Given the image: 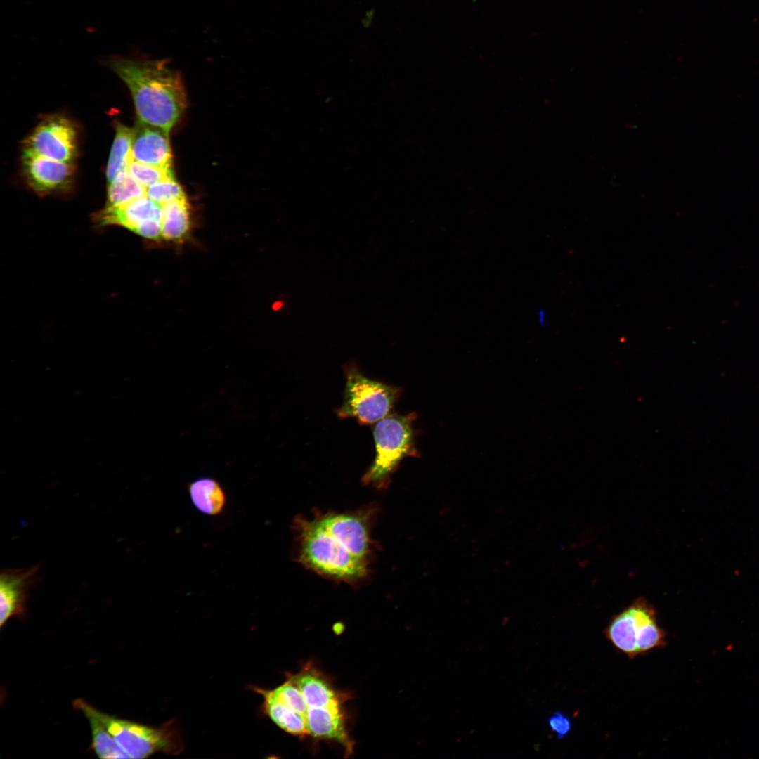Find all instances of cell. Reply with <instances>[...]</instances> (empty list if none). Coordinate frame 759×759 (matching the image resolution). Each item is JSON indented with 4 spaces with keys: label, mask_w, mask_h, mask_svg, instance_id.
<instances>
[{
    "label": "cell",
    "mask_w": 759,
    "mask_h": 759,
    "mask_svg": "<svg viewBox=\"0 0 759 759\" xmlns=\"http://www.w3.org/2000/svg\"><path fill=\"white\" fill-rule=\"evenodd\" d=\"M111 67L128 86L138 120L169 134L186 108L180 74L164 60L117 59Z\"/></svg>",
    "instance_id": "cell-1"
},
{
    "label": "cell",
    "mask_w": 759,
    "mask_h": 759,
    "mask_svg": "<svg viewBox=\"0 0 759 759\" xmlns=\"http://www.w3.org/2000/svg\"><path fill=\"white\" fill-rule=\"evenodd\" d=\"M298 531V560L328 577L353 581L366 573L365 561L353 556L318 521L295 519Z\"/></svg>",
    "instance_id": "cell-2"
},
{
    "label": "cell",
    "mask_w": 759,
    "mask_h": 759,
    "mask_svg": "<svg viewBox=\"0 0 759 759\" xmlns=\"http://www.w3.org/2000/svg\"><path fill=\"white\" fill-rule=\"evenodd\" d=\"M415 413L387 415L375 423L372 434L375 459L363 477L366 484L383 486L399 463L408 456H417Z\"/></svg>",
    "instance_id": "cell-3"
},
{
    "label": "cell",
    "mask_w": 759,
    "mask_h": 759,
    "mask_svg": "<svg viewBox=\"0 0 759 759\" xmlns=\"http://www.w3.org/2000/svg\"><path fill=\"white\" fill-rule=\"evenodd\" d=\"M344 373L343 403L337 409V416L355 418L364 424L376 423L387 417L399 398L401 389L369 379L353 363L345 365Z\"/></svg>",
    "instance_id": "cell-4"
},
{
    "label": "cell",
    "mask_w": 759,
    "mask_h": 759,
    "mask_svg": "<svg viewBox=\"0 0 759 759\" xmlns=\"http://www.w3.org/2000/svg\"><path fill=\"white\" fill-rule=\"evenodd\" d=\"M87 706L130 758H145L171 747L172 737L168 729L117 718L98 710L88 702Z\"/></svg>",
    "instance_id": "cell-5"
},
{
    "label": "cell",
    "mask_w": 759,
    "mask_h": 759,
    "mask_svg": "<svg viewBox=\"0 0 759 759\" xmlns=\"http://www.w3.org/2000/svg\"><path fill=\"white\" fill-rule=\"evenodd\" d=\"M25 146V149L39 155L72 163L77 154L76 130L64 117H49L34 129Z\"/></svg>",
    "instance_id": "cell-6"
},
{
    "label": "cell",
    "mask_w": 759,
    "mask_h": 759,
    "mask_svg": "<svg viewBox=\"0 0 759 759\" xmlns=\"http://www.w3.org/2000/svg\"><path fill=\"white\" fill-rule=\"evenodd\" d=\"M41 565L3 570L0 576V626L14 616H22L29 592L38 583Z\"/></svg>",
    "instance_id": "cell-7"
},
{
    "label": "cell",
    "mask_w": 759,
    "mask_h": 759,
    "mask_svg": "<svg viewBox=\"0 0 759 759\" xmlns=\"http://www.w3.org/2000/svg\"><path fill=\"white\" fill-rule=\"evenodd\" d=\"M23 172L30 186L39 193L63 190L72 182V163L49 159L24 149Z\"/></svg>",
    "instance_id": "cell-8"
},
{
    "label": "cell",
    "mask_w": 759,
    "mask_h": 759,
    "mask_svg": "<svg viewBox=\"0 0 759 759\" xmlns=\"http://www.w3.org/2000/svg\"><path fill=\"white\" fill-rule=\"evenodd\" d=\"M131 160L172 171L169 134L138 120L133 129Z\"/></svg>",
    "instance_id": "cell-9"
},
{
    "label": "cell",
    "mask_w": 759,
    "mask_h": 759,
    "mask_svg": "<svg viewBox=\"0 0 759 759\" xmlns=\"http://www.w3.org/2000/svg\"><path fill=\"white\" fill-rule=\"evenodd\" d=\"M162 218V206L146 195L124 205L105 207L95 214L94 219L102 226L117 225L136 233L143 225Z\"/></svg>",
    "instance_id": "cell-10"
},
{
    "label": "cell",
    "mask_w": 759,
    "mask_h": 759,
    "mask_svg": "<svg viewBox=\"0 0 759 759\" xmlns=\"http://www.w3.org/2000/svg\"><path fill=\"white\" fill-rule=\"evenodd\" d=\"M318 521L353 556L365 561L369 552V536L365 522L360 516L330 514L320 518Z\"/></svg>",
    "instance_id": "cell-11"
},
{
    "label": "cell",
    "mask_w": 759,
    "mask_h": 759,
    "mask_svg": "<svg viewBox=\"0 0 759 759\" xmlns=\"http://www.w3.org/2000/svg\"><path fill=\"white\" fill-rule=\"evenodd\" d=\"M309 734L315 737L337 740L348 744L340 703L324 707L309 708L306 715Z\"/></svg>",
    "instance_id": "cell-12"
},
{
    "label": "cell",
    "mask_w": 759,
    "mask_h": 759,
    "mask_svg": "<svg viewBox=\"0 0 759 759\" xmlns=\"http://www.w3.org/2000/svg\"><path fill=\"white\" fill-rule=\"evenodd\" d=\"M637 621V655L666 644V632L658 625L654 608L644 599H639L632 604Z\"/></svg>",
    "instance_id": "cell-13"
},
{
    "label": "cell",
    "mask_w": 759,
    "mask_h": 759,
    "mask_svg": "<svg viewBox=\"0 0 759 759\" xmlns=\"http://www.w3.org/2000/svg\"><path fill=\"white\" fill-rule=\"evenodd\" d=\"M75 709L79 710L87 719L91 732V748L102 759L130 758L121 748L103 722L89 709L87 702L82 699L73 701Z\"/></svg>",
    "instance_id": "cell-14"
},
{
    "label": "cell",
    "mask_w": 759,
    "mask_h": 759,
    "mask_svg": "<svg viewBox=\"0 0 759 759\" xmlns=\"http://www.w3.org/2000/svg\"><path fill=\"white\" fill-rule=\"evenodd\" d=\"M188 491L194 506L207 515H216L224 508L226 496L221 484L214 478L201 476L188 485Z\"/></svg>",
    "instance_id": "cell-15"
},
{
    "label": "cell",
    "mask_w": 759,
    "mask_h": 759,
    "mask_svg": "<svg viewBox=\"0 0 759 759\" xmlns=\"http://www.w3.org/2000/svg\"><path fill=\"white\" fill-rule=\"evenodd\" d=\"M607 639L632 659L637 653V621L632 604L615 616L605 630Z\"/></svg>",
    "instance_id": "cell-16"
},
{
    "label": "cell",
    "mask_w": 759,
    "mask_h": 759,
    "mask_svg": "<svg viewBox=\"0 0 759 759\" xmlns=\"http://www.w3.org/2000/svg\"><path fill=\"white\" fill-rule=\"evenodd\" d=\"M301 691L309 708L338 704L339 699L329 683L315 671L307 670L291 680Z\"/></svg>",
    "instance_id": "cell-17"
},
{
    "label": "cell",
    "mask_w": 759,
    "mask_h": 759,
    "mask_svg": "<svg viewBox=\"0 0 759 759\" xmlns=\"http://www.w3.org/2000/svg\"><path fill=\"white\" fill-rule=\"evenodd\" d=\"M115 129V136L106 168L108 183L111 182L120 173L126 171L131 160L133 129L117 123Z\"/></svg>",
    "instance_id": "cell-18"
},
{
    "label": "cell",
    "mask_w": 759,
    "mask_h": 759,
    "mask_svg": "<svg viewBox=\"0 0 759 759\" xmlns=\"http://www.w3.org/2000/svg\"><path fill=\"white\" fill-rule=\"evenodd\" d=\"M188 209L186 197L162 206V238L177 240L186 235L190 226Z\"/></svg>",
    "instance_id": "cell-19"
},
{
    "label": "cell",
    "mask_w": 759,
    "mask_h": 759,
    "mask_svg": "<svg viewBox=\"0 0 759 759\" xmlns=\"http://www.w3.org/2000/svg\"><path fill=\"white\" fill-rule=\"evenodd\" d=\"M265 709L271 720L283 730L295 735L309 734L306 717L261 691Z\"/></svg>",
    "instance_id": "cell-20"
},
{
    "label": "cell",
    "mask_w": 759,
    "mask_h": 759,
    "mask_svg": "<svg viewBox=\"0 0 759 759\" xmlns=\"http://www.w3.org/2000/svg\"><path fill=\"white\" fill-rule=\"evenodd\" d=\"M146 195V188L124 171L118 174L108 186L106 207H117Z\"/></svg>",
    "instance_id": "cell-21"
},
{
    "label": "cell",
    "mask_w": 759,
    "mask_h": 759,
    "mask_svg": "<svg viewBox=\"0 0 759 759\" xmlns=\"http://www.w3.org/2000/svg\"><path fill=\"white\" fill-rule=\"evenodd\" d=\"M127 171L129 174L145 188L170 177L172 171L131 160Z\"/></svg>",
    "instance_id": "cell-22"
},
{
    "label": "cell",
    "mask_w": 759,
    "mask_h": 759,
    "mask_svg": "<svg viewBox=\"0 0 759 759\" xmlns=\"http://www.w3.org/2000/svg\"><path fill=\"white\" fill-rule=\"evenodd\" d=\"M270 696L306 717L309 706L301 691L291 680L271 691Z\"/></svg>",
    "instance_id": "cell-23"
},
{
    "label": "cell",
    "mask_w": 759,
    "mask_h": 759,
    "mask_svg": "<svg viewBox=\"0 0 759 759\" xmlns=\"http://www.w3.org/2000/svg\"><path fill=\"white\" fill-rule=\"evenodd\" d=\"M146 196L161 206L186 197L182 188L174 177L168 178L147 188Z\"/></svg>",
    "instance_id": "cell-24"
},
{
    "label": "cell",
    "mask_w": 759,
    "mask_h": 759,
    "mask_svg": "<svg viewBox=\"0 0 759 759\" xmlns=\"http://www.w3.org/2000/svg\"><path fill=\"white\" fill-rule=\"evenodd\" d=\"M548 725L556 737L562 739L571 730L572 722L570 718L561 711H556L548 718Z\"/></svg>",
    "instance_id": "cell-25"
},
{
    "label": "cell",
    "mask_w": 759,
    "mask_h": 759,
    "mask_svg": "<svg viewBox=\"0 0 759 759\" xmlns=\"http://www.w3.org/2000/svg\"><path fill=\"white\" fill-rule=\"evenodd\" d=\"M537 316H538V320L539 321L540 324H541L542 325H545V321H546V317H547V314H546L545 311V310H540L537 313Z\"/></svg>",
    "instance_id": "cell-26"
}]
</instances>
